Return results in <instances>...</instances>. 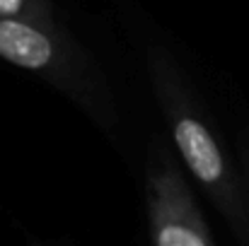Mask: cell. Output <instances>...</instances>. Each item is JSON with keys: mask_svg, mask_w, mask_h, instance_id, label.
I'll return each mask as SVG.
<instances>
[{"mask_svg": "<svg viewBox=\"0 0 249 246\" xmlns=\"http://www.w3.org/2000/svg\"><path fill=\"white\" fill-rule=\"evenodd\" d=\"M245 191H247V200H249V145L245 150Z\"/></svg>", "mask_w": 249, "mask_h": 246, "instance_id": "5", "label": "cell"}, {"mask_svg": "<svg viewBox=\"0 0 249 246\" xmlns=\"http://www.w3.org/2000/svg\"><path fill=\"white\" fill-rule=\"evenodd\" d=\"M145 205L153 246H215L186 179L169 157L148 171Z\"/></svg>", "mask_w": 249, "mask_h": 246, "instance_id": "3", "label": "cell"}, {"mask_svg": "<svg viewBox=\"0 0 249 246\" xmlns=\"http://www.w3.org/2000/svg\"><path fill=\"white\" fill-rule=\"evenodd\" d=\"M150 73L179 157L184 160L189 174L201 183L211 203L223 213L240 244L249 246L247 191L240 183L232 164L228 162L218 138L203 121V114L196 109V104L189 99L177 68L167 61V56L155 53L150 58Z\"/></svg>", "mask_w": 249, "mask_h": 246, "instance_id": "1", "label": "cell"}, {"mask_svg": "<svg viewBox=\"0 0 249 246\" xmlns=\"http://www.w3.org/2000/svg\"><path fill=\"white\" fill-rule=\"evenodd\" d=\"M0 58L41 73L71 94H85L83 63L53 19L0 17Z\"/></svg>", "mask_w": 249, "mask_h": 246, "instance_id": "2", "label": "cell"}, {"mask_svg": "<svg viewBox=\"0 0 249 246\" xmlns=\"http://www.w3.org/2000/svg\"><path fill=\"white\" fill-rule=\"evenodd\" d=\"M0 17L51 19V5L49 0H0Z\"/></svg>", "mask_w": 249, "mask_h": 246, "instance_id": "4", "label": "cell"}]
</instances>
